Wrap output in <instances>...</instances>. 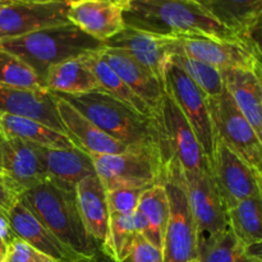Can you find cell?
<instances>
[{"label":"cell","instance_id":"6da1fadb","mask_svg":"<svg viewBox=\"0 0 262 262\" xmlns=\"http://www.w3.org/2000/svg\"><path fill=\"white\" fill-rule=\"evenodd\" d=\"M123 22L125 27L161 37L209 36L241 40L194 0H127L123 4Z\"/></svg>","mask_w":262,"mask_h":262},{"label":"cell","instance_id":"7a4b0ae2","mask_svg":"<svg viewBox=\"0 0 262 262\" xmlns=\"http://www.w3.org/2000/svg\"><path fill=\"white\" fill-rule=\"evenodd\" d=\"M58 96L115 140L129 146H158L163 155L161 136L152 118L138 114L124 102L102 91Z\"/></svg>","mask_w":262,"mask_h":262},{"label":"cell","instance_id":"3957f363","mask_svg":"<svg viewBox=\"0 0 262 262\" xmlns=\"http://www.w3.org/2000/svg\"><path fill=\"white\" fill-rule=\"evenodd\" d=\"M19 200L61 242L86 257L97 258L96 246L79 216L76 192L46 181L23 192Z\"/></svg>","mask_w":262,"mask_h":262},{"label":"cell","instance_id":"277c9868","mask_svg":"<svg viewBox=\"0 0 262 262\" xmlns=\"http://www.w3.org/2000/svg\"><path fill=\"white\" fill-rule=\"evenodd\" d=\"M102 45L104 43L90 37L72 23L46 28L20 37L0 40V48L27 63L42 82L51 66L99 50Z\"/></svg>","mask_w":262,"mask_h":262},{"label":"cell","instance_id":"5b68a950","mask_svg":"<svg viewBox=\"0 0 262 262\" xmlns=\"http://www.w3.org/2000/svg\"><path fill=\"white\" fill-rule=\"evenodd\" d=\"M89 156L105 191L146 189L164 179L165 163L158 146H133L120 154Z\"/></svg>","mask_w":262,"mask_h":262},{"label":"cell","instance_id":"8992f818","mask_svg":"<svg viewBox=\"0 0 262 262\" xmlns=\"http://www.w3.org/2000/svg\"><path fill=\"white\" fill-rule=\"evenodd\" d=\"M163 183L169 200V217L163 241L164 262L197 260V229L181 169L165 165Z\"/></svg>","mask_w":262,"mask_h":262},{"label":"cell","instance_id":"52a82bcc","mask_svg":"<svg viewBox=\"0 0 262 262\" xmlns=\"http://www.w3.org/2000/svg\"><path fill=\"white\" fill-rule=\"evenodd\" d=\"M161 136L165 165H176L183 174H193L210 168L193 129L176 102L166 94L155 118Z\"/></svg>","mask_w":262,"mask_h":262},{"label":"cell","instance_id":"ba28073f","mask_svg":"<svg viewBox=\"0 0 262 262\" xmlns=\"http://www.w3.org/2000/svg\"><path fill=\"white\" fill-rule=\"evenodd\" d=\"M169 46L170 55L184 54L210 64L220 72L234 68L262 69L261 48L257 43L209 36H184L169 37Z\"/></svg>","mask_w":262,"mask_h":262},{"label":"cell","instance_id":"9c48e42d","mask_svg":"<svg viewBox=\"0 0 262 262\" xmlns=\"http://www.w3.org/2000/svg\"><path fill=\"white\" fill-rule=\"evenodd\" d=\"M214 138L232 148L250 165L261 171L262 138L234 104L227 90L216 97H209Z\"/></svg>","mask_w":262,"mask_h":262},{"label":"cell","instance_id":"30bf717a","mask_svg":"<svg viewBox=\"0 0 262 262\" xmlns=\"http://www.w3.org/2000/svg\"><path fill=\"white\" fill-rule=\"evenodd\" d=\"M210 169L225 210L242 200L262 196L261 171L217 138H214Z\"/></svg>","mask_w":262,"mask_h":262},{"label":"cell","instance_id":"8fae6325","mask_svg":"<svg viewBox=\"0 0 262 262\" xmlns=\"http://www.w3.org/2000/svg\"><path fill=\"white\" fill-rule=\"evenodd\" d=\"M164 89L181 109L196 135L207 160H211L214 150V133L209 110V97L182 71L168 61L164 71Z\"/></svg>","mask_w":262,"mask_h":262},{"label":"cell","instance_id":"7c38bea8","mask_svg":"<svg viewBox=\"0 0 262 262\" xmlns=\"http://www.w3.org/2000/svg\"><path fill=\"white\" fill-rule=\"evenodd\" d=\"M182 174L197 229V243L214 238L228 227L227 210L216 188L211 169Z\"/></svg>","mask_w":262,"mask_h":262},{"label":"cell","instance_id":"4fadbf2b","mask_svg":"<svg viewBox=\"0 0 262 262\" xmlns=\"http://www.w3.org/2000/svg\"><path fill=\"white\" fill-rule=\"evenodd\" d=\"M5 220L15 238L25 241L51 262H99L97 258L86 257L61 242L20 200L5 214Z\"/></svg>","mask_w":262,"mask_h":262},{"label":"cell","instance_id":"5bb4252c","mask_svg":"<svg viewBox=\"0 0 262 262\" xmlns=\"http://www.w3.org/2000/svg\"><path fill=\"white\" fill-rule=\"evenodd\" d=\"M68 3H10L0 10V40L69 25Z\"/></svg>","mask_w":262,"mask_h":262},{"label":"cell","instance_id":"9a60e30c","mask_svg":"<svg viewBox=\"0 0 262 262\" xmlns=\"http://www.w3.org/2000/svg\"><path fill=\"white\" fill-rule=\"evenodd\" d=\"M100 53L105 61L112 67L113 71L147 105L155 119L160 112L165 96L163 81L156 78L148 69L141 66L132 56L119 49L102 46Z\"/></svg>","mask_w":262,"mask_h":262},{"label":"cell","instance_id":"2e32d148","mask_svg":"<svg viewBox=\"0 0 262 262\" xmlns=\"http://www.w3.org/2000/svg\"><path fill=\"white\" fill-rule=\"evenodd\" d=\"M2 164V174L19 196L48 181L45 168L35 146L18 138H3Z\"/></svg>","mask_w":262,"mask_h":262},{"label":"cell","instance_id":"e0dca14e","mask_svg":"<svg viewBox=\"0 0 262 262\" xmlns=\"http://www.w3.org/2000/svg\"><path fill=\"white\" fill-rule=\"evenodd\" d=\"M104 46L124 51L137 63L148 69L156 78L160 81L164 79V71L170 56L169 37L124 27L117 35L105 41Z\"/></svg>","mask_w":262,"mask_h":262},{"label":"cell","instance_id":"ac0fdd59","mask_svg":"<svg viewBox=\"0 0 262 262\" xmlns=\"http://www.w3.org/2000/svg\"><path fill=\"white\" fill-rule=\"evenodd\" d=\"M55 95V94H54ZM56 110L59 113L61 123L64 125L67 136L72 140L74 146L87 154L95 155H109L120 154L133 146L125 145L115 140L95 125L91 120L74 109L69 102L55 95Z\"/></svg>","mask_w":262,"mask_h":262},{"label":"cell","instance_id":"d6986e66","mask_svg":"<svg viewBox=\"0 0 262 262\" xmlns=\"http://www.w3.org/2000/svg\"><path fill=\"white\" fill-rule=\"evenodd\" d=\"M68 19L82 32L102 43L125 27L123 5L109 0L69 3Z\"/></svg>","mask_w":262,"mask_h":262},{"label":"cell","instance_id":"ffe728a7","mask_svg":"<svg viewBox=\"0 0 262 262\" xmlns=\"http://www.w3.org/2000/svg\"><path fill=\"white\" fill-rule=\"evenodd\" d=\"M0 113L35 119L58 132L66 133L56 110L55 95L50 91H35L0 84Z\"/></svg>","mask_w":262,"mask_h":262},{"label":"cell","instance_id":"44dd1931","mask_svg":"<svg viewBox=\"0 0 262 262\" xmlns=\"http://www.w3.org/2000/svg\"><path fill=\"white\" fill-rule=\"evenodd\" d=\"M219 25L246 42L258 43L262 0H194Z\"/></svg>","mask_w":262,"mask_h":262},{"label":"cell","instance_id":"7402d4cb","mask_svg":"<svg viewBox=\"0 0 262 262\" xmlns=\"http://www.w3.org/2000/svg\"><path fill=\"white\" fill-rule=\"evenodd\" d=\"M76 200L86 233L96 248L105 252L109 233V210H107L106 191L97 176L82 179L76 187Z\"/></svg>","mask_w":262,"mask_h":262},{"label":"cell","instance_id":"603a6c76","mask_svg":"<svg viewBox=\"0 0 262 262\" xmlns=\"http://www.w3.org/2000/svg\"><path fill=\"white\" fill-rule=\"evenodd\" d=\"M45 168L48 181L67 191L76 192L83 178L95 176V168L89 154L78 147L45 148L35 146Z\"/></svg>","mask_w":262,"mask_h":262},{"label":"cell","instance_id":"cb8c5ba5","mask_svg":"<svg viewBox=\"0 0 262 262\" xmlns=\"http://www.w3.org/2000/svg\"><path fill=\"white\" fill-rule=\"evenodd\" d=\"M262 69L234 68L224 71V87L250 122L255 132L262 138Z\"/></svg>","mask_w":262,"mask_h":262},{"label":"cell","instance_id":"d4e9b609","mask_svg":"<svg viewBox=\"0 0 262 262\" xmlns=\"http://www.w3.org/2000/svg\"><path fill=\"white\" fill-rule=\"evenodd\" d=\"M132 216L137 234L163 250L164 233L169 217L168 193L163 182L148 187L141 193Z\"/></svg>","mask_w":262,"mask_h":262},{"label":"cell","instance_id":"484cf974","mask_svg":"<svg viewBox=\"0 0 262 262\" xmlns=\"http://www.w3.org/2000/svg\"><path fill=\"white\" fill-rule=\"evenodd\" d=\"M43 83L48 91L58 95H83L101 91L83 55L51 66Z\"/></svg>","mask_w":262,"mask_h":262},{"label":"cell","instance_id":"4316f807","mask_svg":"<svg viewBox=\"0 0 262 262\" xmlns=\"http://www.w3.org/2000/svg\"><path fill=\"white\" fill-rule=\"evenodd\" d=\"M0 133L8 138H18L30 145L45 148L76 147L71 138L54 128L30 118L0 113Z\"/></svg>","mask_w":262,"mask_h":262},{"label":"cell","instance_id":"83f0119b","mask_svg":"<svg viewBox=\"0 0 262 262\" xmlns=\"http://www.w3.org/2000/svg\"><path fill=\"white\" fill-rule=\"evenodd\" d=\"M83 59L89 64L90 68H91L92 73H94L95 78H96L97 83H99L100 90L102 92H106L110 96L124 102L125 105H128L130 109L137 112L138 114L143 115V117L152 118L154 119L152 113L148 109L147 105L113 71L112 67L102 58L101 53H100V49L99 50L90 51V53L84 54Z\"/></svg>","mask_w":262,"mask_h":262},{"label":"cell","instance_id":"f1b7e54d","mask_svg":"<svg viewBox=\"0 0 262 262\" xmlns=\"http://www.w3.org/2000/svg\"><path fill=\"white\" fill-rule=\"evenodd\" d=\"M262 196L250 197L227 210V222L246 251L260 247L262 242Z\"/></svg>","mask_w":262,"mask_h":262},{"label":"cell","instance_id":"f546056e","mask_svg":"<svg viewBox=\"0 0 262 262\" xmlns=\"http://www.w3.org/2000/svg\"><path fill=\"white\" fill-rule=\"evenodd\" d=\"M169 61L179 67L206 94L207 97H216L224 91L223 73L210 64L181 53L171 54Z\"/></svg>","mask_w":262,"mask_h":262},{"label":"cell","instance_id":"4dcf8cb0","mask_svg":"<svg viewBox=\"0 0 262 262\" xmlns=\"http://www.w3.org/2000/svg\"><path fill=\"white\" fill-rule=\"evenodd\" d=\"M132 215H110L109 233L104 255L112 261L125 262L132 252L137 237Z\"/></svg>","mask_w":262,"mask_h":262},{"label":"cell","instance_id":"1f68e13d","mask_svg":"<svg viewBox=\"0 0 262 262\" xmlns=\"http://www.w3.org/2000/svg\"><path fill=\"white\" fill-rule=\"evenodd\" d=\"M0 84L17 89L48 91L42 79L27 63L0 48Z\"/></svg>","mask_w":262,"mask_h":262},{"label":"cell","instance_id":"d6a6232c","mask_svg":"<svg viewBox=\"0 0 262 262\" xmlns=\"http://www.w3.org/2000/svg\"><path fill=\"white\" fill-rule=\"evenodd\" d=\"M245 252L229 225L216 237L197 243L199 262H237Z\"/></svg>","mask_w":262,"mask_h":262},{"label":"cell","instance_id":"836d02e7","mask_svg":"<svg viewBox=\"0 0 262 262\" xmlns=\"http://www.w3.org/2000/svg\"><path fill=\"white\" fill-rule=\"evenodd\" d=\"M145 189L117 188L106 191L109 215H129L137 209L141 193Z\"/></svg>","mask_w":262,"mask_h":262},{"label":"cell","instance_id":"e575fe53","mask_svg":"<svg viewBox=\"0 0 262 262\" xmlns=\"http://www.w3.org/2000/svg\"><path fill=\"white\" fill-rule=\"evenodd\" d=\"M128 262H164L163 250L155 247L142 235L137 234Z\"/></svg>","mask_w":262,"mask_h":262},{"label":"cell","instance_id":"d590c367","mask_svg":"<svg viewBox=\"0 0 262 262\" xmlns=\"http://www.w3.org/2000/svg\"><path fill=\"white\" fill-rule=\"evenodd\" d=\"M8 262H51V261L49 260L45 255H42V253L38 252L37 250L31 247V246L28 245V243H26L25 241L19 239V238H13L12 242H10V252H9Z\"/></svg>","mask_w":262,"mask_h":262},{"label":"cell","instance_id":"8d00e7d4","mask_svg":"<svg viewBox=\"0 0 262 262\" xmlns=\"http://www.w3.org/2000/svg\"><path fill=\"white\" fill-rule=\"evenodd\" d=\"M19 200V194L10 186L8 179L0 174V217L5 216L10 207Z\"/></svg>","mask_w":262,"mask_h":262},{"label":"cell","instance_id":"74e56055","mask_svg":"<svg viewBox=\"0 0 262 262\" xmlns=\"http://www.w3.org/2000/svg\"><path fill=\"white\" fill-rule=\"evenodd\" d=\"M15 238L12 233L0 232V262H8L10 252V242Z\"/></svg>","mask_w":262,"mask_h":262},{"label":"cell","instance_id":"f35d334b","mask_svg":"<svg viewBox=\"0 0 262 262\" xmlns=\"http://www.w3.org/2000/svg\"><path fill=\"white\" fill-rule=\"evenodd\" d=\"M237 262H262V260H261V256L253 255V253L246 251V252L238 258Z\"/></svg>","mask_w":262,"mask_h":262},{"label":"cell","instance_id":"ab89813d","mask_svg":"<svg viewBox=\"0 0 262 262\" xmlns=\"http://www.w3.org/2000/svg\"><path fill=\"white\" fill-rule=\"evenodd\" d=\"M9 3H68L67 0H7Z\"/></svg>","mask_w":262,"mask_h":262},{"label":"cell","instance_id":"60d3db41","mask_svg":"<svg viewBox=\"0 0 262 262\" xmlns=\"http://www.w3.org/2000/svg\"><path fill=\"white\" fill-rule=\"evenodd\" d=\"M3 135L0 133V174L3 173V164H2V146H3Z\"/></svg>","mask_w":262,"mask_h":262},{"label":"cell","instance_id":"b9f144b4","mask_svg":"<svg viewBox=\"0 0 262 262\" xmlns=\"http://www.w3.org/2000/svg\"><path fill=\"white\" fill-rule=\"evenodd\" d=\"M67 2H68V4L69 3H74V2H78V0H67ZM109 2H114V3H118V4H124L125 2H127V0H109Z\"/></svg>","mask_w":262,"mask_h":262},{"label":"cell","instance_id":"7bdbcfd3","mask_svg":"<svg viewBox=\"0 0 262 262\" xmlns=\"http://www.w3.org/2000/svg\"><path fill=\"white\" fill-rule=\"evenodd\" d=\"M8 4H10V3L7 2V0H0V10H2L3 8H4L5 5H8Z\"/></svg>","mask_w":262,"mask_h":262},{"label":"cell","instance_id":"ee69618b","mask_svg":"<svg viewBox=\"0 0 262 262\" xmlns=\"http://www.w3.org/2000/svg\"><path fill=\"white\" fill-rule=\"evenodd\" d=\"M191 262H199L197 260H193V261H191Z\"/></svg>","mask_w":262,"mask_h":262}]
</instances>
